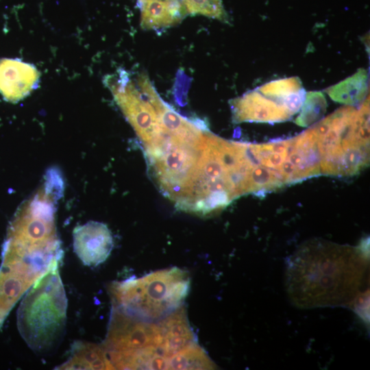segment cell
I'll return each instance as SVG.
<instances>
[{
	"label": "cell",
	"instance_id": "6da1fadb",
	"mask_svg": "<svg viewBox=\"0 0 370 370\" xmlns=\"http://www.w3.org/2000/svg\"><path fill=\"white\" fill-rule=\"evenodd\" d=\"M0 267V317L40 278L58 268L62 257L54 214L40 208L18 210L10 224Z\"/></svg>",
	"mask_w": 370,
	"mask_h": 370
},
{
	"label": "cell",
	"instance_id": "7a4b0ae2",
	"mask_svg": "<svg viewBox=\"0 0 370 370\" xmlns=\"http://www.w3.org/2000/svg\"><path fill=\"white\" fill-rule=\"evenodd\" d=\"M66 307L58 268L50 271L26 292L18 310L17 324L32 350L47 354L58 347L65 330Z\"/></svg>",
	"mask_w": 370,
	"mask_h": 370
},
{
	"label": "cell",
	"instance_id": "3957f363",
	"mask_svg": "<svg viewBox=\"0 0 370 370\" xmlns=\"http://www.w3.org/2000/svg\"><path fill=\"white\" fill-rule=\"evenodd\" d=\"M188 274L178 268L140 278L114 282L110 287L113 307L142 321L166 317L180 307L189 289Z\"/></svg>",
	"mask_w": 370,
	"mask_h": 370
},
{
	"label": "cell",
	"instance_id": "277c9868",
	"mask_svg": "<svg viewBox=\"0 0 370 370\" xmlns=\"http://www.w3.org/2000/svg\"><path fill=\"white\" fill-rule=\"evenodd\" d=\"M349 116L347 112L339 113L313 130L321 158V174L352 176L369 164V130L356 123L349 125Z\"/></svg>",
	"mask_w": 370,
	"mask_h": 370
},
{
	"label": "cell",
	"instance_id": "5b68a950",
	"mask_svg": "<svg viewBox=\"0 0 370 370\" xmlns=\"http://www.w3.org/2000/svg\"><path fill=\"white\" fill-rule=\"evenodd\" d=\"M102 346L113 369H132L136 357L142 351L151 347L159 350L157 325L113 307Z\"/></svg>",
	"mask_w": 370,
	"mask_h": 370
},
{
	"label": "cell",
	"instance_id": "8992f818",
	"mask_svg": "<svg viewBox=\"0 0 370 370\" xmlns=\"http://www.w3.org/2000/svg\"><path fill=\"white\" fill-rule=\"evenodd\" d=\"M112 248V233L103 223L90 221L73 230L74 251L86 266L96 267L103 262Z\"/></svg>",
	"mask_w": 370,
	"mask_h": 370
},
{
	"label": "cell",
	"instance_id": "52a82bcc",
	"mask_svg": "<svg viewBox=\"0 0 370 370\" xmlns=\"http://www.w3.org/2000/svg\"><path fill=\"white\" fill-rule=\"evenodd\" d=\"M40 74L36 67L20 59L0 60V94L10 102L16 103L37 88Z\"/></svg>",
	"mask_w": 370,
	"mask_h": 370
},
{
	"label": "cell",
	"instance_id": "ba28073f",
	"mask_svg": "<svg viewBox=\"0 0 370 370\" xmlns=\"http://www.w3.org/2000/svg\"><path fill=\"white\" fill-rule=\"evenodd\" d=\"M157 328L158 349L167 359L196 343L184 307L165 317L157 325Z\"/></svg>",
	"mask_w": 370,
	"mask_h": 370
},
{
	"label": "cell",
	"instance_id": "9c48e42d",
	"mask_svg": "<svg viewBox=\"0 0 370 370\" xmlns=\"http://www.w3.org/2000/svg\"><path fill=\"white\" fill-rule=\"evenodd\" d=\"M141 12V27L158 30L180 23L186 14L182 4L153 1L138 5Z\"/></svg>",
	"mask_w": 370,
	"mask_h": 370
},
{
	"label": "cell",
	"instance_id": "30bf717a",
	"mask_svg": "<svg viewBox=\"0 0 370 370\" xmlns=\"http://www.w3.org/2000/svg\"><path fill=\"white\" fill-rule=\"evenodd\" d=\"M58 369H113L103 347L92 343L75 341L68 359Z\"/></svg>",
	"mask_w": 370,
	"mask_h": 370
},
{
	"label": "cell",
	"instance_id": "8fae6325",
	"mask_svg": "<svg viewBox=\"0 0 370 370\" xmlns=\"http://www.w3.org/2000/svg\"><path fill=\"white\" fill-rule=\"evenodd\" d=\"M212 367L205 352L194 343L169 358L166 369H206Z\"/></svg>",
	"mask_w": 370,
	"mask_h": 370
},
{
	"label": "cell",
	"instance_id": "7c38bea8",
	"mask_svg": "<svg viewBox=\"0 0 370 370\" xmlns=\"http://www.w3.org/2000/svg\"><path fill=\"white\" fill-rule=\"evenodd\" d=\"M186 14L226 20L221 0H181Z\"/></svg>",
	"mask_w": 370,
	"mask_h": 370
},
{
	"label": "cell",
	"instance_id": "4fadbf2b",
	"mask_svg": "<svg viewBox=\"0 0 370 370\" xmlns=\"http://www.w3.org/2000/svg\"><path fill=\"white\" fill-rule=\"evenodd\" d=\"M325 108V101L320 97H313L310 98L297 119V124L306 126L312 123L323 113Z\"/></svg>",
	"mask_w": 370,
	"mask_h": 370
},
{
	"label": "cell",
	"instance_id": "5bb4252c",
	"mask_svg": "<svg viewBox=\"0 0 370 370\" xmlns=\"http://www.w3.org/2000/svg\"><path fill=\"white\" fill-rule=\"evenodd\" d=\"M137 1H138V5H140L144 3L153 2V1H162V2L177 3V4H182V2L181 0H137Z\"/></svg>",
	"mask_w": 370,
	"mask_h": 370
}]
</instances>
